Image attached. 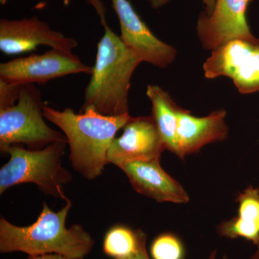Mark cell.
I'll return each mask as SVG.
<instances>
[{
    "label": "cell",
    "mask_w": 259,
    "mask_h": 259,
    "mask_svg": "<svg viewBox=\"0 0 259 259\" xmlns=\"http://www.w3.org/2000/svg\"><path fill=\"white\" fill-rule=\"evenodd\" d=\"M223 259H229V258H228V257L227 256V255H224V256H223Z\"/></svg>",
    "instance_id": "cb8c5ba5"
},
{
    "label": "cell",
    "mask_w": 259,
    "mask_h": 259,
    "mask_svg": "<svg viewBox=\"0 0 259 259\" xmlns=\"http://www.w3.org/2000/svg\"><path fill=\"white\" fill-rule=\"evenodd\" d=\"M253 0H216L210 15L202 12L197 21L199 40L206 50H214L233 39L259 44L250 31L247 10Z\"/></svg>",
    "instance_id": "ba28073f"
},
{
    "label": "cell",
    "mask_w": 259,
    "mask_h": 259,
    "mask_svg": "<svg viewBox=\"0 0 259 259\" xmlns=\"http://www.w3.org/2000/svg\"><path fill=\"white\" fill-rule=\"evenodd\" d=\"M7 1H8V0H0V3H1L2 5H5L6 4Z\"/></svg>",
    "instance_id": "603a6c76"
},
{
    "label": "cell",
    "mask_w": 259,
    "mask_h": 259,
    "mask_svg": "<svg viewBox=\"0 0 259 259\" xmlns=\"http://www.w3.org/2000/svg\"><path fill=\"white\" fill-rule=\"evenodd\" d=\"M164 150L152 115L131 117L122 135L112 141L107 161L118 167L125 162L161 159Z\"/></svg>",
    "instance_id": "8fae6325"
},
{
    "label": "cell",
    "mask_w": 259,
    "mask_h": 259,
    "mask_svg": "<svg viewBox=\"0 0 259 259\" xmlns=\"http://www.w3.org/2000/svg\"><path fill=\"white\" fill-rule=\"evenodd\" d=\"M45 119L62 131L69 146V159L75 171L88 180L100 176L108 163L107 153L116 134L131 116H105L88 111L75 113L66 107L58 110L46 105Z\"/></svg>",
    "instance_id": "3957f363"
},
{
    "label": "cell",
    "mask_w": 259,
    "mask_h": 259,
    "mask_svg": "<svg viewBox=\"0 0 259 259\" xmlns=\"http://www.w3.org/2000/svg\"><path fill=\"white\" fill-rule=\"evenodd\" d=\"M238 215L217 227L218 235L228 239L243 238L259 246V188L249 185L237 196Z\"/></svg>",
    "instance_id": "5bb4252c"
},
{
    "label": "cell",
    "mask_w": 259,
    "mask_h": 259,
    "mask_svg": "<svg viewBox=\"0 0 259 259\" xmlns=\"http://www.w3.org/2000/svg\"><path fill=\"white\" fill-rule=\"evenodd\" d=\"M151 254L153 259H184L185 247L179 237L173 233H162L153 241Z\"/></svg>",
    "instance_id": "e0dca14e"
},
{
    "label": "cell",
    "mask_w": 259,
    "mask_h": 259,
    "mask_svg": "<svg viewBox=\"0 0 259 259\" xmlns=\"http://www.w3.org/2000/svg\"><path fill=\"white\" fill-rule=\"evenodd\" d=\"M146 95L151 100V115L156 122L165 148L177 155V131L180 107L169 94L157 85H148Z\"/></svg>",
    "instance_id": "9a60e30c"
},
{
    "label": "cell",
    "mask_w": 259,
    "mask_h": 259,
    "mask_svg": "<svg viewBox=\"0 0 259 259\" xmlns=\"http://www.w3.org/2000/svg\"><path fill=\"white\" fill-rule=\"evenodd\" d=\"M72 205L68 199L62 209L54 212L44 202L36 221L28 226H15L1 216L0 252H22L29 256L58 254L68 259H84L93 250L95 241L81 225L66 228Z\"/></svg>",
    "instance_id": "6da1fadb"
},
{
    "label": "cell",
    "mask_w": 259,
    "mask_h": 259,
    "mask_svg": "<svg viewBox=\"0 0 259 259\" xmlns=\"http://www.w3.org/2000/svg\"><path fill=\"white\" fill-rule=\"evenodd\" d=\"M151 7L154 9L161 8L162 6L167 4L171 0H149ZM204 5H205V11L204 13L207 15H210L214 10L215 6L216 0H202Z\"/></svg>",
    "instance_id": "ffe728a7"
},
{
    "label": "cell",
    "mask_w": 259,
    "mask_h": 259,
    "mask_svg": "<svg viewBox=\"0 0 259 259\" xmlns=\"http://www.w3.org/2000/svg\"><path fill=\"white\" fill-rule=\"evenodd\" d=\"M93 72V66L83 64L72 52L56 49L0 64V79L20 84H44L68 75Z\"/></svg>",
    "instance_id": "8992f818"
},
{
    "label": "cell",
    "mask_w": 259,
    "mask_h": 259,
    "mask_svg": "<svg viewBox=\"0 0 259 259\" xmlns=\"http://www.w3.org/2000/svg\"><path fill=\"white\" fill-rule=\"evenodd\" d=\"M248 259H259V246L257 247V250Z\"/></svg>",
    "instance_id": "7402d4cb"
},
{
    "label": "cell",
    "mask_w": 259,
    "mask_h": 259,
    "mask_svg": "<svg viewBox=\"0 0 259 259\" xmlns=\"http://www.w3.org/2000/svg\"><path fill=\"white\" fill-rule=\"evenodd\" d=\"M66 141H56L40 150L14 145L4 153L10 160L0 169V194L13 186L32 183L47 196L67 200L64 186L73 180L62 165Z\"/></svg>",
    "instance_id": "277c9868"
},
{
    "label": "cell",
    "mask_w": 259,
    "mask_h": 259,
    "mask_svg": "<svg viewBox=\"0 0 259 259\" xmlns=\"http://www.w3.org/2000/svg\"><path fill=\"white\" fill-rule=\"evenodd\" d=\"M40 46L72 52L78 47V42L53 30L37 16L0 20V51L3 54L18 55L35 50Z\"/></svg>",
    "instance_id": "9c48e42d"
},
{
    "label": "cell",
    "mask_w": 259,
    "mask_h": 259,
    "mask_svg": "<svg viewBox=\"0 0 259 259\" xmlns=\"http://www.w3.org/2000/svg\"><path fill=\"white\" fill-rule=\"evenodd\" d=\"M40 90L34 84H23L18 102L0 110V150L14 145H25L40 150L56 141H66L64 134L51 128L44 120Z\"/></svg>",
    "instance_id": "5b68a950"
},
{
    "label": "cell",
    "mask_w": 259,
    "mask_h": 259,
    "mask_svg": "<svg viewBox=\"0 0 259 259\" xmlns=\"http://www.w3.org/2000/svg\"><path fill=\"white\" fill-rule=\"evenodd\" d=\"M204 76L233 80L240 93L259 91V44L233 39L212 51L203 65Z\"/></svg>",
    "instance_id": "52a82bcc"
},
{
    "label": "cell",
    "mask_w": 259,
    "mask_h": 259,
    "mask_svg": "<svg viewBox=\"0 0 259 259\" xmlns=\"http://www.w3.org/2000/svg\"><path fill=\"white\" fill-rule=\"evenodd\" d=\"M120 22L122 41L143 62L165 69L175 61L177 51L156 37L128 0H111Z\"/></svg>",
    "instance_id": "30bf717a"
},
{
    "label": "cell",
    "mask_w": 259,
    "mask_h": 259,
    "mask_svg": "<svg viewBox=\"0 0 259 259\" xmlns=\"http://www.w3.org/2000/svg\"><path fill=\"white\" fill-rule=\"evenodd\" d=\"M118 167L138 193L157 202L187 204L190 202L187 191L162 168L160 159L125 162Z\"/></svg>",
    "instance_id": "7c38bea8"
},
{
    "label": "cell",
    "mask_w": 259,
    "mask_h": 259,
    "mask_svg": "<svg viewBox=\"0 0 259 259\" xmlns=\"http://www.w3.org/2000/svg\"><path fill=\"white\" fill-rule=\"evenodd\" d=\"M28 259H68L64 256L58 254H47L38 256H29Z\"/></svg>",
    "instance_id": "44dd1931"
},
{
    "label": "cell",
    "mask_w": 259,
    "mask_h": 259,
    "mask_svg": "<svg viewBox=\"0 0 259 259\" xmlns=\"http://www.w3.org/2000/svg\"><path fill=\"white\" fill-rule=\"evenodd\" d=\"M226 111L216 110L203 117L192 115L189 110L180 107L177 131V156H186L198 152L203 146L223 141L228 137L229 127L226 120Z\"/></svg>",
    "instance_id": "4fadbf2b"
},
{
    "label": "cell",
    "mask_w": 259,
    "mask_h": 259,
    "mask_svg": "<svg viewBox=\"0 0 259 259\" xmlns=\"http://www.w3.org/2000/svg\"><path fill=\"white\" fill-rule=\"evenodd\" d=\"M23 84L0 79V110L13 106L18 102Z\"/></svg>",
    "instance_id": "ac0fdd59"
},
{
    "label": "cell",
    "mask_w": 259,
    "mask_h": 259,
    "mask_svg": "<svg viewBox=\"0 0 259 259\" xmlns=\"http://www.w3.org/2000/svg\"><path fill=\"white\" fill-rule=\"evenodd\" d=\"M105 33L97 46L96 61L91 79L85 89L79 113L92 111L105 116L129 114L131 80L143 61L102 22Z\"/></svg>",
    "instance_id": "7a4b0ae2"
},
{
    "label": "cell",
    "mask_w": 259,
    "mask_h": 259,
    "mask_svg": "<svg viewBox=\"0 0 259 259\" xmlns=\"http://www.w3.org/2000/svg\"><path fill=\"white\" fill-rule=\"evenodd\" d=\"M146 235L142 230H133L127 226L117 225L106 233L104 252L114 259L128 256L137 250Z\"/></svg>",
    "instance_id": "2e32d148"
},
{
    "label": "cell",
    "mask_w": 259,
    "mask_h": 259,
    "mask_svg": "<svg viewBox=\"0 0 259 259\" xmlns=\"http://www.w3.org/2000/svg\"><path fill=\"white\" fill-rule=\"evenodd\" d=\"M147 235H146L141 241L139 248L135 253L124 258L115 259H151L148 255L147 248H146V243H147ZM207 259H216L214 255L210 254Z\"/></svg>",
    "instance_id": "d6986e66"
}]
</instances>
